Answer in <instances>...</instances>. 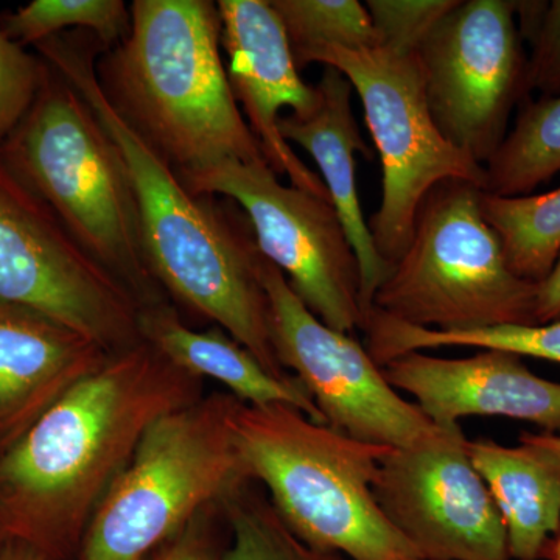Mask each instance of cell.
I'll return each mask as SVG.
<instances>
[{"instance_id":"obj_25","label":"cell","mask_w":560,"mask_h":560,"mask_svg":"<svg viewBox=\"0 0 560 560\" xmlns=\"http://www.w3.org/2000/svg\"><path fill=\"white\" fill-rule=\"evenodd\" d=\"M289 35L294 60L318 47H381L366 5L359 0H271Z\"/></svg>"},{"instance_id":"obj_23","label":"cell","mask_w":560,"mask_h":560,"mask_svg":"<svg viewBox=\"0 0 560 560\" xmlns=\"http://www.w3.org/2000/svg\"><path fill=\"white\" fill-rule=\"evenodd\" d=\"M130 25V7L121 0H33L0 14V28L22 47L79 31L91 33L109 50L124 40Z\"/></svg>"},{"instance_id":"obj_11","label":"cell","mask_w":560,"mask_h":560,"mask_svg":"<svg viewBox=\"0 0 560 560\" xmlns=\"http://www.w3.org/2000/svg\"><path fill=\"white\" fill-rule=\"evenodd\" d=\"M438 130L486 167L528 90L517 2L458 0L418 49Z\"/></svg>"},{"instance_id":"obj_27","label":"cell","mask_w":560,"mask_h":560,"mask_svg":"<svg viewBox=\"0 0 560 560\" xmlns=\"http://www.w3.org/2000/svg\"><path fill=\"white\" fill-rule=\"evenodd\" d=\"M522 38L530 44L528 90L560 94V0L517 2Z\"/></svg>"},{"instance_id":"obj_8","label":"cell","mask_w":560,"mask_h":560,"mask_svg":"<svg viewBox=\"0 0 560 560\" xmlns=\"http://www.w3.org/2000/svg\"><path fill=\"white\" fill-rule=\"evenodd\" d=\"M340 70L363 103L364 120L382 162V201L368 224L378 254L394 265L412 237L423 198L447 179L485 190L486 168L442 136L427 102L418 51L381 46L318 47L296 58Z\"/></svg>"},{"instance_id":"obj_3","label":"cell","mask_w":560,"mask_h":560,"mask_svg":"<svg viewBox=\"0 0 560 560\" xmlns=\"http://www.w3.org/2000/svg\"><path fill=\"white\" fill-rule=\"evenodd\" d=\"M130 11L128 35L95 62L121 119L176 173L267 162L232 95L217 3L135 0Z\"/></svg>"},{"instance_id":"obj_4","label":"cell","mask_w":560,"mask_h":560,"mask_svg":"<svg viewBox=\"0 0 560 560\" xmlns=\"http://www.w3.org/2000/svg\"><path fill=\"white\" fill-rule=\"evenodd\" d=\"M235 441L250 480L291 533L312 550L345 560H425L375 500L378 460L366 444L287 405H238Z\"/></svg>"},{"instance_id":"obj_1","label":"cell","mask_w":560,"mask_h":560,"mask_svg":"<svg viewBox=\"0 0 560 560\" xmlns=\"http://www.w3.org/2000/svg\"><path fill=\"white\" fill-rule=\"evenodd\" d=\"M202 396V378L143 338L110 353L0 453V528L51 558L75 559L150 427Z\"/></svg>"},{"instance_id":"obj_33","label":"cell","mask_w":560,"mask_h":560,"mask_svg":"<svg viewBox=\"0 0 560 560\" xmlns=\"http://www.w3.org/2000/svg\"><path fill=\"white\" fill-rule=\"evenodd\" d=\"M537 438H539V441L541 444L548 445V447L552 448V451H556L560 453V436L559 434H550V433H536Z\"/></svg>"},{"instance_id":"obj_14","label":"cell","mask_w":560,"mask_h":560,"mask_svg":"<svg viewBox=\"0 0 560 560\" xmlns=\"http://www.w3.org/2000/svg\"><path fill=\"white\" fill-rule=\"evenodd\" d=\"M221 50L232 95L265 160L291 186L329 200L323 179L305 165L282 138V109L307 114L318 102L315 86L301 79L293 49L271 0H220Z\"/></svg>"},{"instance_id":"obj_26","label":"cell","mask_w":560,"mask_h":560,"mask_svg":"<svg viewBox=\"0 0 560 560\" xmlns=\"http://www.w3.org/2000/svg\"><path fill=\"white\" fill-rule=\"evenodd\" d=\"M49 66L0 28V145L31 110Z\"/></svg>"},{"instance_id":"obj_32","label":"cell","mask_w":560,"mask_h":560,"mask_svg":"<svg viewBox=\"0 0 560 560\" xmlns=\"http://www.w3.org/2000/svg\"><path fill=\"white\" fill-rule=\"evenodd\" d=\"M544 556L548 560H560V530L550 541H548Z\"/></svg>"},{"instance_id":"obj_19","label":"cell","mask_w":560,"mask_h":560,"mask_svg":"<svg viewBox=\"0 0 560 560\" xmlns=\"http://www.w3.org/2000/svg\"><path fill=\"white\" fill-rule=\"evenodd\" d=\"M506 529L510 558L539 560L560 530V453L523 433L521 445L490 440L467 442Z\"/></svg>"},{"instance_id":"obj_18","label":"cell","mask_w":560,"mask_h":560,"mask_svg":"<svg viewBox=\"0 0 560 560\" xmlns=\"http://www.w3.org/2000/svg\"><path fill=\"white\" fill-rule=\"evenodd\" d=\"M140 335L180 370L226 386L228 393L249 407L287 405L324 423L323 415L296 377L268 371L228 331L191 329L168 301L140 311Z\"/></svg>"},{"instance_id":"obj_31","label":"cell","mask_w":560,"mask_h":560,"mask_svg":"<svg viewBox=\"0 0 560 560\" xmlns=\"http://www.w3.org/2000/svg\"><path fill=\"white\" fill-rule=\"evenodd\" d=\"M0 560H58L47 552L16 539H7L0 547Z\"/></svg>"},{"instance_id":"obj_15","label":"cell","mask_w":560,"mask_h":560,"mask_svg":"<svg viewBox=\"0 0 560 560\" xmlns=\"http://www.w3.org/2000/svg\"><path fill=\"white\" fill-rule=\"evenodd\" d=\"M382 370L441 429L458 427L459 419L470 416H488L534 423L560 436V383L530 372L517 353L482 349L467 359H441L408 352Z\"/></svg>"},{"instance_id":"obj_2","label":"cell","mask_w":560,"mask_h":560,"mask_svg":"<svg viewBox=\"0 0 560 560\" xmlns=\"http://www.w3.org/2000/svg\"><path fill=\"white\" fill-rule=\"evenodd\" d=\"M35 49L91 106L119 150L151 275L167 298L228 331L272 374L293 377L272 348L270 307L257 275L259 249L245 215L187 189L175 168L121 119L98 83L95 62L105 49L94 35L65 32Z\"/></svg>"},{"instance_id":"obj_17","label":"cell","mask_w":560,"mask_h":560,"mask_svg":"<svg viewBox=\"0 0 560 560\" xmlns=\"http://www.w3.org/2000/svg\"><path fill=\"white\" fill-rule=\"evenodd\" d=\"M318 102L307 114H283L279 121L282 138L296 143L318 165L360 268V301L364 318H370L378 287L388 278V264L372 241L357 189L355 154L371 160L372 151L360 135L352 109L353 88L340 70L324 66L316 84Z\"/></svg>"},{"instance_id":"obj_13","label":"cell","mask_w":560,"mask_h":560,"mask_svg":"<svg viewBox=\"0 0 560 560\" xmlns=\"http://www.w3.org/2000/svg\"><path fill=\"white\" fill-rule=\"evenodd\" d=\"M460 427L378 460L375 500L425 560H510L506 529Z\"/></svg>"},{"instance_id":"obj_10","label":"cell","mask_w":560,"mask_h":560,"mask_svg":"<svg viewBox=\"0 0 560 560\" xmlns=\"http://www.w3.org/2000/svg\"><path fill=\"white\" fill-rule=\"evenodd\" d=\"M0 304L43 313L116 353L142 340L140 304L0 161Z\"/></svg>"},{"instance_id":"obj_5","label":"cell","mask_w":560,"mask_h":560,"mask_svg":"<svg viewBox=\"0 0 560 560\" xmlns=\"http://www.w3.org/2000/svg\"><path fill=\"white\" fill-rule=\"evenodd\" d=\"M0 161L135 294L140 311L168 301L151 275L119 150L91 106L50 66L31 110L0 145Z\"/></svg>"},{"instance_id":"obj_12","label":"cell","mask_w":560,"mask_h":560,"mask_svg":"<svg viewBox=\"0 0 560 560\" xmlns=\"http://www.w3.org/2000/svg\"><path fill=\"white\" fill-rule=\"evenodd\" d=\"M257 275L268 298L272 348L280 366L300 381L324 423L352 440L405 448L442 430L386 381L352 335L330 329L259 250Z\"/></svg>"},{"instance_id":"obj_34","label":"cell","mask_w":560,"mask_h":560,"mask_svg":"<svg viewBox=\"0 0 560 560\" xmlns=\"http://www.w3.org/2000/svg\"><path fill=\"white\" fill-rule=\"evenodd\" d=\"M7 539H9V537H7V534L3 533L2 528H0V547H2L3 541Z\"/></svg>"},{"instance_id":"obj_28","label":"cell","mask_w":560,"mask_h":560,"mask_svg":"<svg viewBox=\"0 0 560 560\" xmlns=\"http://www.w3.org/2000/svg\"><path fill=\"white\" fill-rule=\"evenodd\" d=\"M458 0H368L382 46L418 51L429 33Z\"/></svg>"},{"instance_id":"obj_21","label":"cell","mask_w":560,"mask_h":560,"mask_svg":"<svg viewBox=\"0 0 560 560\" xmlns=\"http://www.w3.org/2000/svg\"><path fill=\"white\" fill-rule=\"evenodd\" d=\"M364 334L366 349L378 366L408 352L429 349L480 348L506 350L521 357L555 361L560 364V320L541 326H501L469 331H436L410 326L372 311Z\"/></svg>"},{"instance_id":"obj_35","label":"cell","mask_w":560,"mask_h":560,"mask_svg":"<svg viewBox=\"0 0 560 560\" xmlns=\"http://www.w3.org/2000/svg\"><path fill=\"white\" fill-rule=\"evenodd\" d=\"M149 559H150V558H149ZM149 559H147V560H149Z\"/></svg>"},{"instance_id":"obj_24","label":"cell","mask_w":560,"mask_h":560,"mask_svg":"<svg viewBox=\"0 0 560 560\" xmlns=\"http://www.w3.org/2000/svg\"><path fill=\"white\" fill-rule=\"evenodd\" d=\"M253 482L220 504L231 530L230 547L221 552L220 560H345L312 550L298 539L270 499L253 489Z\"/></svg>"},{"instance_id":"obj_30","label":"cell","mask_w":560,"mask_h":560,"mask_svg":"<svg viewBox=\"0 0 560 560\" xmlns=\"http://www.w3.org/2000/svg\"><path fill=\"white\" fill-rule=\"evenodd\" d=\"M536 326L560 320V254L550 275L537 283Z\"/></svg>"},{"instance_id":"obj_20","label":"cell","mask_w":560,"mask_h":560,"mask_svg":"<svg viewBox=\"0 0 560 560\" xmlns=\"http://www.w3.org/2000/svg\"><path fill=\"white\" fill-rule=\"evenodd\" d=\"M485 168V191L497 197H525L560 175V94L525 98Z\"/></svg>"},{"instance_id":"obj_9","label":"cell","mask_w":560,"mask_h":560,"mask_svg":"<svg viewBox=\"0 0 560 560\" xmlns=\"http://www.w3.org/2000/svg\"><path fill=\"white\" fill-rule=\"evenodd\" d=\"M178 176L194 194L242 209L261 256L316 318L342 334L364 330L359 260L331 201L280 183L267 162L223 161Z\"/></svg>"},{"instance_id":"obj_7","label":"cell","mask_w":560,"mask_h":560,"mask_svg":"<svg viewBox=\"0 0 560 560\" xmlns=\"http://www.w3.org/2000/svg\"><path fill=\"white\" fill-rule=\"evenodd\" d=\"M481 195L460 179L427 194L410 245L378 287L372 311L436 331L536 326L537 283L511 270L482 217Z\"/></svg>"},{"instance_id":"obj_6","label":"cell","mask_w":560,"mask_h":560,"mask_svg":"<svg viewBox=\"0 0 560 560\" xmlns=\"http://www.w3.org/2000/svg\"><path fill=\"white\" fill-rule=\"evenodd\" d=\"M213 393L154 422L103 497L73 560H147L250 480L234 415Z\"/></svg>"},{"instance_id":"obj_29","label":"cell","mask_w":560,"mask_h":560,"mask_svg":"<svg viewBox=\"0 0 560 560\" xmlns=\"http://www.w3.org/2000/svg\"><path fill=\"white\" fill-rule=\"evenodd\" d=\"M220 506L202 512L175 539L154 552L149 560H220L212 536L213 512Z\"/></svg>"},{"instance_id":"obj_16","label":"cell","mask_w":560,"mask_h":560,"mask_svg":"<svg viewBox=\"0 0 560 560\" xmlns=\"http://www.w3.org/2000/svg\"><path fill=\"white\" fill-rule=\"evenodd\" d=\"M109 355L43 313L0 304V453Z\"/></svg>"},{"instance_id":"obj_22","label":"cell","mask_w":560,"mask_h":560,"mask_svg":"<svg viewBox=\"0 0 560 560\" xmlns=\"http://www.w3.org/2000/svg\"><path fill=\"white\" fill-rule=\"evenodd\" d=\"M481 212L518 278L540 283L560 254V187L525 197L481 195Z\"/></svg>"}]
</instances>
